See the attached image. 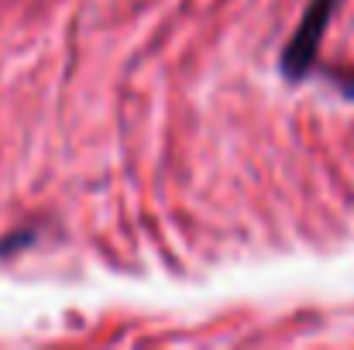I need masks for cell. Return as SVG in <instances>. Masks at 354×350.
<instances>
[{"instance_id": "obj_1", "label": "cell", "mask_w": 354, "mask_h": 350, "mask_svg": "<svg viewBox=\"0 0 354 350\" xmlns=\"http://www.w3.org/2000/svg\"><path fill=\"white\" fill-rule=\"evenodd\" d=\"M341 0H310L296 31L286 38L282 45V55H279V69L289 83H299L306 79L313 69H317V59H320V45H324V35L337 14Z\"/></svg>"}]
</instances>
